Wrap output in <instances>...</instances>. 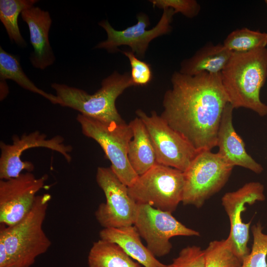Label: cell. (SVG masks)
<instances>
[{"label":"cell","instance_id":"1","mask_svg":"<svg viewBox=\"0 0 267 267\" xmlns=\"http://www.w3.org/2000/svg\"><path fill=\"white\" fill-rule=\"evenodd\" d=\"M171 82L160 116L198 151L211 150L217 146L222 112L229 102L221 73L190 76L175 72Z\"/></svg>","mask_w":267,"mask_h":267},{"label":"cell","instance_id":"2","mask_svg":"<svg viewBox=\"0 0 267 267\" xmlns=\"http://www.w3.org/2000/svg\"><path fill=\"white\" fill-rule=\"evenodd\" d=\"M221 76L229 103L234 109L243 107L261 116L267 115V105L260 97L267 78V47L232 52Z\"/></svg>","mask_w":267,"mask_h":267},{"label":"cell","instance_id":"3","mask_svg":"<svg viewBox=\"0 0 267 267\" xmlns=\"http://www.w3.org/2000/svg\"><path fill=\"white\" fill-rule=\"evenodd\" d=\"M51 195H37L28 214L14 224H0V239L6 247L10 266L30 267L36 258L45 253L51 242L43 225Z\"/></svg>","mask_w":267,"mask_h":267},{"label":"cell","instance_id":"4","mask_svg":"<svg viewBox=\"0 0 267 267\" xmlns=\"http://www.w3.org/2000/svg\"><path fill=\"white\" fill-rule=\"evenodd\" d=\"M101 85L93 94L63 84L53 83L51 87L55 91L60 106L69 107L81 114L101 121L124 122L115 102L127 89L134 86L130 73L121 74L114 71L103 79Z\"/></svg>","mask_w":267,"mask_h":267},{"label":"cell","instance_id":"5","mask_svg":"<svg viewBox=\"0 0 267 267\" xmlns=\"http://www.w3.org/2000/svg\"><path fill=\"white\" fill-rule=\"evenodd\" d=\"M77 120L83 134L97 142L111 162L110 167L126 186H131L138 175L132 167L128 157L129 143L133 136L130 124L105 122L81 114Z\"/></svg>","mask_w":267,"mask_h":267},{"label":"cell","instance_id":"6","mask_svg":"<svg viewBox=\"0 0 267 267\" xmlns=\"http://www.w3.org/2000/svg\"><path fill=\"white\" fill-rule=\"evenodd\" d=\"M233 167L218 152L200 151L183 172L182 204L201 207L224 186Z\"/></svg>","mask_w":267,"mask_h":267},{"label":"cell","instance_id":"7","mask_svg":"<svg viewBox=\"0 0 267 267\" xmlns=\"http://www.w3.org/2000/svg\"><path fill=\"white\" fill-rule=\"evenodd\" d=\"M184 184L183 172L156 164L139 176L128 191L137 204L172 213L182 202Z\"/></svg>","mask_w":267,"mask_h":267},{"label":"cell","instance_id":"8","mask_svg":"<svg viewBox=\"0 0 267 267\" xmlns=\"http://www.w3.org/2000/svg\"><path fill=\"white\" fill-rule=\"evenodd\" d=\"M135 113L149 134L157 163L184 172L199 152L155 111L148 115L142 110L137 109Z\"/></svg>","mask_w":267,"mask_h":267},{"label":"cell","instance_id":"9","mask_svg":"<svg viewBox=\"0 0 267 267\" xmlns=\"http://www.w3.org/2000/svg\"><path fill=\"white\" fill-rule=\"evenodd\" d=\"M175 14L172 8L163 9L158 23L149 30L146 29L150 25L149 17L142 12L137 14L136 24L122 30L115 29L107 20H102L98 22V25L105 31L107 37L106 40L97 44L94 48L113 53L120 50L119 46L127 45L138 58H143L153 40L171 31V24Z\"/></svg>","mask_w":267,"mask_h":267},{"label":"cell","instance_id":"10","mask_svg":"<svg viewBox=\"0 0 267 267\" xmlns=\"http://www.w3.org/2000/svg\"><path fill=\"white\" fill-rule=\"evenodd\" d=\"M96 180L106 198V202L101 203L95 212L100 225L103 228L134 225L138 205L129 195L128 187L118 178L110 167H98Z\"/></svg>","mask_w":267,"mask_h":267},{"label":"cell","instance_id":"11","mask_svg":"<svg viewBox=\"0 0 267 267\" xmlns=\"http://www.w3.org/2000/svg\"><path fill=\"white\" fill-rule=\"evenodd\" d=\"M134 225L145 240L147 247L156 257L169 254L172 245L170 240L177 236L200 235L199 232L186 227L171 213L156 209L149 205L137 204Z\"/></svg>","mask_w":267,"mask_h":267},{"label":"cell","instance_id":"12","mask_svg":"<svg viewBox=\"0 0 267 267\" xmlns=\"http://www.w3.org/2000/svg\"><path fill=\"white\" fill-rule=\"evenodd\" d=\"M35 147H44L60 153L68 162L71 161L70 153L72 147L64 143V138L56 135L47 138L46 135L38 131L24 134L20 136L14 135L12 143L6 144L0 141V178L9 179L18 177L25 170L32 172L34 166L29 161H23L21 157L27 149Z\"/></svg>","mask_w":267,"mask_h":267},{"label":"cell","instance_id":"13","mask_svg":"<svg viewBox=\"0 0 267 267\" xmlns=\"http://www.w3.org/2000/svg\"><path fill=\"white\" fill-rule=\"evenodd\" d=\"M48 176L37 178L26 172L18 177L0 180V222L10 226L22 220L32 208L37 193L44 187Z\"/></svg>","mask_w":267,"mask_h":267},{"label":"cell","instance_id":"14","mask_svg":"<svg viewBox=\"0 0 267 267\" xmlns=\"http://www.w3.org/2000/svg\"><path fill=\"white\" fill-rule=\"evenodd\" d=\"M265 199L264 186L256 181L248 182L236 191L225 193L222 198V204L230 222V230L227 238L241 263L250 252L247 244L251 223V221L243 222L242 213L246 209V204L252 205Z\"/></svg>","mask_w":267,"mask_h":267},{"label":"cell","instance_id":"15","mask_svg":"<svg viewBox=\"0 0 267 267\" xmlns=\"http://www.w3.org/2000/svg\"><path fill=\"white\" fill-rule=\"evenodd\" d=\"M21 15L28 27L30 43L33 48L30 55V61L34 68L44 70L55 60L49 41L52 24L50 15L48 11L34 5L24 10Z\"/></svg>","mask_w":267,"mask_h":267},{"label":"cell","instance_id":"16","mask_svg":"<svg viewBox=\"0 0 267 267\" xmlns=\"http://www.w3.org/2000/svg\"><path fill=\"white\" fill-rule=\"evenodd\" d=\"M233 109L228 102L222 112L217 135L218 153L233 167H242L256 174H261L264 170L263 167L247 152L243 140L234 128Z\"/></svg>","mask_w":267,"mask_h":267},{"label":"cell","instance_id":"17","mask_svg":"<svg viewBox=\"0 0 267 267\" xmlns=\"http://www.w3.org/2000/svg\"><path fill=\"white\" fill-rule=\"evenodd\" d=\"M100 239L118 245L132 259L144 267H167L159 261L145 246L134 225L119 228H103Z\"/></svg>","mask_w":267,"mask_h":267},{"label":"cell","instance_id":"18","mask_svg":"<svg viewBox=\"0 0 267 267\" xmlns=\"http://www.w3.org/2000/svg\"><path fill=\"white\" fill-rule=\"evenodd\" d=\"M232 53L222 44L209 43L198 49L192 56L183 60L179 72L190 76L203 72L220 73Z\"/></svg>","mask_w":267,"mask_h":267},{"label":"cell","instance_id":"19","mask_svg":"<svg viewBox=\"0 0 267 267\" xmlns=\"http://www.w3.org/2000/svg\"><path fill=\"white\" fill-rule=\"evenodd\" d=\"M133 136L128 147L129 161L135 172L141 175L157 163L154 147L148 131L136 117L129 123Z\"/></svg>","mask_w":267,"mask_h":267},{"label":"cell","instance_id":"20","mask_svg":"<svg viewBox=\"0 0 267 267\" xmlns=\"http://www.w3.org/2000/svg\"><path fill=\"white\" fill-rule=\"evenodd\" d=\"M88 262L89 267H141L118 245L102 239L93 243Z\"/></svg>","mask_w":267,"mask_h":267},{"label":"cell","instance_id":"21","mask_svg":"<svg viewBox=\"0 0 267 267\" xmlns=\"http://www.w3.org/2000/svg\"><path fill=\"white\" fill-rule=\"evenodd\" d=\"M11 80L25 89L38 94L52 103L59 104L55 95L38 88L23 71L18 58L0 46V80Z\"/></svg>","mask_w":267,"mask_h":267},{"label":"cell","instance_id":"22","mask_svg":"<svg viewBox=\"0 0 267 267\" xmlns=\"http://www.w3.org/2000/svg\"><path fill=\"white\" fill-rule=\"evenodd\" d=\"M38 0H0V20L11 41L21 47H26L27 44L22 36L18 24L20 14L34 6Z\"/></svg>","mask_w":267,"mask_h":267},{"label":"cell","instance_id":"23","mask_svg":"<svg viewBox=\"0 0 267 267\" xmlns=\"http://www.w3.org/2000/svg\"><path fill=\"white\" fill-rule=\"evenodd\" d=\"M222 45L227 49L237 52H249L266 47L267 33L247 28L237 29L228 35Z\"/></svg>","mask_w":267,"mask_h":267},{"label":"cell","instance_id":"24","mask_svg":"<svg viewBox=\"0 0 267 267\" xmlns=\"http://www.w3.org/2000/svg\"><path fill=\"white\" fill-rule=\"evenodd\" d=\"M204 252L205 267H239L241 265L228 238L211 241Z\"/></svg>","mask_w":267,"mask_h":267},{"label":"cell","instance_id":"25","mask_svg":"<svg viewBox=\"0 0 267 267\" xmlns=\"http://www.w3.org/2000/svg\"><path fill=\"white\" fill-rule=\"evenodd\" d=\"M263 230L260 222L252 226L253 242L251 251L239 267H267V234L264 233Z\"/></svg>","mask_w":267,"mask_h":267},{"label":"cell","instance_id":"26","mask_svg":"<svg viewBox=\"0 0 267 267\" xmlns=\"http://www.w3.org/2000/svg\"><path fill=\"white\" fill-rule=\"evenodd\" d=\"M129 59L131 66V77L134 86H143L151 81L153 74L150 65L141 60L131 50L122 51Z\"/></svg>","mask_w":267,"mask_h":267},{"label":"cell","instance_id":"27","mask_svg":"<svg viewBox=\"0 0 267 267\" xmlns=\"http://www.w3.org/2000/svg\"><path fill=\"white\" fill-rule=\"evenodd\" d=\"M167 267H205L204 250L196 245L185 247Z\"/></svg>","mask_w":267,"mask_h":267},{"label":"cell","instance_id":"28","mask_svg":"<svg viewBox=\"0 0 267 267\" xmlns=\"http://www.w3.org/2000/svg\"><path fill=\"white\" fill-rule=\"evenodd\" d=\"M153 7L163 9L172 8L175 13H180L189 18L196 17L200 12L201 6L195 0H150Z\"/></svg>","mask_w":267,"mask_h":267},{"label":"cell","instance_id":"29","mask_svg":"<svg viewBox=\"0 0 267 267\" xmlns=\"http://www.w3.org/2000/svg\"><path fill=\"white\" fill-rule=\"evenodd\" d=\"M0 100H3L8 94V87L6 80H0Z\"/></svg>","mask_w":267,"mask_h":267},{"label":"cell","instance_id":"30","mask_svg":"<svg viewBox=\"0 0 267 267\" xmlns=\"http://www.w3.org/2000/svg\"><path fill=\"white\" fill-rule=\"evenodd\" d=\"M18 267L15 265H11V266H7V267Z\"/></svg>","mask_w":267,"mask_h":267},{"label":"cell","instance_id":"31","mask_svg":"<svg viewBox=\"0 0 267 267\" xmlns=\"http://www.w3.org/2000/svg\"><path fill=\"white\" fill-rule=\"evenodd\" d=\"M265 3H266V5H267V0H266L265 1Z\"/></svg>","mask_w":267,"mask_h":267}]
</instances>
